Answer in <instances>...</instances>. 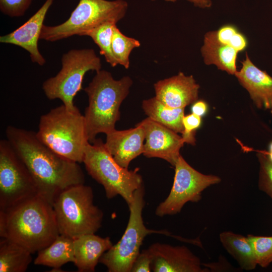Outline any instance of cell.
Here are the masks:
<instances>
[{
  "mask_svg": "<svg viewBox=\"0 0 272 272\" xmlns=\"http://www.w3.org/2000/svg\"><path fill=\"white\" fill-rule=\"evenodd\" d=\"M6 135L29 171L38 194L51 204L64 190L84 184L85 176L78 163L52 151L38 139L36 132L9 125Z\"/></svg>",
  "mask_w": 272,
  "mask_h": 272,
  "instance_id": "1",
  "label": "cell"
},
{
  "mask_svg": "<svg viewBox=\"0 0 272 272\" xmlns=\"http://www.w3.org/2000/svg\"><path fill=\"white\" fill-rule=\"evenodd\" d=\"M59 235L52 205L37 194L13 207L0 210V236L32 253L50 245Z\"/></svg>",
  "mask_w": 272,
  "mask_h": 272,
  "instance_id": "2",
  "label": "cell"
},
{
  "mask_svg": "<svg viewBox=\"0 0 272 272\" xmlns=\"http://www.w3.org/2000/svg\"><path fill=\"white\" fill-rule=\"evenodd\" d=\"M132 83L128 76L115 80L107 71L96 72L84 89L89 101L84 117L90 143L96 139L98 134H106L115 129L116 123L120 119V105L127 96Z\"/></svg>",
  "mask_w": 272,
  "mask_h": 272,
  "instance_id": "3",
  "label": "cell"
},
{
  "mask_svg": "<svg viewBox=\"0 0 272 272\" xmlns=\"http://www.w3.org/2000/svg\"><path fill=\"white\" fill-rule=\"evenodd\" d=\"M38 139L59 155L77 163L83 162L89 142L84 115L78 108L68 110L63 104L52 108L40 118Z\"/></svg>",
  "mask_w": 272,
  "mask_h": 272,
  "instance_id": "4",
  "label": "cell"
},
{
  "mask_svg": "<svg viewBox=\"0 0 272 272\" xmlns=\"http://www.w3.org/2000/svg\"><path fill=\"white\" fill-rule=\"evenodd\" d=\"M93 197L92 188L84 184L71 186L58 194L52 206L59 234L74 239L100 228L103 213L94 204Z\"/></svg>",
  "mask_w": 272,
  "mask_h": 272,
  "instance_id": "5",
  "label": "cell"
},
{
  "mask_svg": "<svg viewBox=\"0 0 272 272\" xmlns=\"http://www.w3.org/2000/svg\"><path fill=\"white\" fill-rule=\"evenodd\" d=\"M83 163L89 174L103 186L108 198L120 195L128 206L133 201L135 191L143 185L139 169L128 170L119 165L101 139L88 143Z\"/></svg>",
  "mask_w": 272,
  "mask_h": 272,
  "instance_id": "6",
  "label": "cell"
},
{
  "mask_svg": "<svg viewBox=\"0 0 272 272\" xmlns=\"http://www.w3.org/2000/svg\"><path fill=\"white\" fill-rule=\"evenodd\" d=\"M128 7L125 0H79L66 21L56 26L43 25L40 39L54 42L74 35L86 36L106 23L117 24L124 18Z\"/></svg>",
  "mask_w": 272,
  "mask_h": 272,
  "instance_id": "7",
  "label": "cell"
},
{
  "mask_svg": "<svg viewBox=\"0 0 272 272\" xmlns=\"http://www.w3.org/2000/svg\"><path fill=\"white\" fill-rule=\"evenodd\" d=\"M61 69L54 77L42 84V89L49 100L58 99L69 110L78 109L74 99L82 89V83L86 73L96 72L101 69L100 58L93 49H72L61 57Z\"/></svg>",
  "mask_w": 272,
  "mask_h": 272,
  "instance_id": "8",
  "label": "cell"
},
{
  "mask_svg": "<svg viewBox=\"0 0 272 272\" xmlns=\"http://www.w3.org/2000/svg\"><path fill=\"white\" fill-rule=\"evenodd\" d=\"M144 196L143 185L135 191L133 201L128 206L130 214L124 234L99 260V262L104 265L109 272H131L134 261L140 253L144 239L148 234L157 233L172 236L168 232L146 228L142 217L145 205Z\"/></svg>",
  "mask_w": 272,
  "mask_h": 272,
  "instance_id": "9",
  "label": "cell"
},
{
  "mask_svg": "<svg viewBox=\"0 0 272 272\" xmlns=\"http://www.w3.org/2000/svg\"><path fill=\"white\" fill-rule=\"evenodd\" d=\"M38 194L27 168L7 140L0 141V210Z\"/></svg>",
  "mask_w": 272,
  "mask_h": 272,
  "instance_id": "10",
  "label": "cell"
},
{
  "mask_svg": "<svg viewBox=\"0 0 272 272\" xmlns=\"http://www.w3.org/2000/svg\"><path fill=\"white\" fill-rule=\"evenodd\" d=\"M174 167L175 175L171 191L155 211L156 215L159 217L179 213L186 202L198 201L204 189L221 181L217 176L205 175L194 169L181 155Z\"/></svg>",
  "mask_w": 272,
  "mask_h": 272,
  "instance_id": "11",
  "label": "cell"
},
{
  "mask_svg": "<svg viewBox=\"0 0 272 272\" xmlns=\"http://www.w3.org/2000/svg\"><path fill=\"white\" fill-rule=\"evenodd\" d=\"M247 46L245 36L232 25L221 26L207 32L200 52L204 63L215 65L219 70L234 75L238 54Z\"/></svg>",
  "mask_w": 272,
  "mask_h": 272,
  "instance_id": "12",
  "label": "cell"
},
{
  "mask_svg": "<svg viewBox=\"0 0 272 272\" xmlns=\"http://www.w3.org/2000/svg\"><path fill=\"white\" fill-rule=\"evenodd\" d=\"M140 123L145 132L143 154L147 158H161L174 166L185 143L182 136L149 117Z\"/></svg>",
  "mask_w": 272,
  "mask_h": 272,
  "instance_id": "13",
  "label": "cell"
},
{
  "mask_svg": "<svg viewBox=\"0 0 272 272\" xmlns=\"http://www.w3.org/2000/svg\"><path fill=\"white\" fill-rule=\"evenodd\" d=\"M152 256V270L154 272H202L198 257L185 246H172L155 243L149 248Z\"/></svg>",
  "mask_w": 272,
  "mask_h": 272,
  "instance_id": "14",
  "label": "cell"
},
{
  "mask_svg": "<svg viewBox=\"0 0 272 272\" xmlns=\"http://www.w3.org/2000/svg\"><path fill=\"white\" fill-rule=\"evenodd\" d=\"M54 0H46L41 8L25 23L15 30L0 37V42L21 47L27 51L34 63L43 65L46 60L40 52L38 42L43 22Z\"/></svg>",
  "mask_w": 272,
  "mask_h": 272,
  "instance_id": "15",
  "label": "cell"
},
{
  "mask_svg": "<svg viewBox=\"0 0 272 272\" xmlns=\"http://www.w3.org/2000/svg\"><path fill=\"white\" fill-rule=\"evenodd\" d=\"M155 97L166 106L173 108H185L197 101L199 89L192 75L182 72L158 81L154 84Z\"/></svg>",
  "mask_w": 272,
  "mask_h": 272,
  "instance_id": "16",
  "label": "cell"
},
{
  "mask_svg": "<svg viewBox=\"0 0 272 272\" xmlns=\"http://www.w3.org/2000/svg\"><path fill=\"white\" fill-rule=\"evenodd\" d=\"M106 135V148L121 166L128 168L132 160L143 154L145 132L140 122L133 128L115 129Z\"/></svg>",
  "mask_w": 272,
  "mask_h": 272,
  "instance_id": "17",
  "label": "cell"
},
{
  "mask_svg": "<svg viewBox=\"0 0 272 272\" xmlns=\"http://www.w3.org/2000/svg\"><path fill=\"white\" fill-rule=\"evenodd\" d=\"M241 63V68L234 75L238 81L258 108L272 110V77L257 67L247 52Z\"/></svg>",
  "mask_w": 272,
  "mask_h": 272,
  "instance_id": "18",
  "label": "cell"
},
{
  "mask_svg": "<svg viewBox=\"0 0 272 272\" xmlns=\"http://www.w3.org/2000/svg\"><path fill=\"white\" fill-rule=\"evenodd\" d=\"M74 264L79 272H93L102 255L113 244L109 237L94 234L81 235L73 240Z\"/></svg>",
  "mask_w": 272,
  "mask_h": 272,
  "instance_id": "19",
  "label": "cell"
},
{
  "mask_svg": "<svg viewBox=\"0 0 272 272\" xmlns=\"http://www.w3.org/2000/svg\"><path fill=\"white\" fill-rule=\"evenodd\" d=\"M73 240L59 234L50 245L38 251L34 264L51 267L54 271H59L64 264L70 262L74 263Z\"/></svg>",
  "mask_w": 272,
  "mask_h": 272,
  "instance_id": "20",
  "label": "cell"
},
{
  "mask_svg": "<svg viewBox=\"0 0 272 272\" xmlns=\"http://www.w3.org/2000/svg\"><path fill=\"white\" fill-rule=\"evenodd\" d=\"M142 108L148 117L177 133H183L185 108H170L155 97L143 100Z\"/></svg>",
  "mask_w": 272,
  "mask_h": 272,
  "instance_id": "21",
  "label": "cell"
},
{
  "mask_svg": "<svg viewBox=\"0 0 272 272\" xmlns=\"http://www.w3.org/2000/svg\"><path fill=\"white\" fill-rule=\"evenodd\" d=\"M220 239L223 247L242 269L249 270L255 268L257 264L255 254L247 237L226 231L220 234Z\"/></svg>",
  "mask_w": 272,
  "mask_h": 272,
  "instance_id": "22",
  "label": "cell"
},
{
  "mask_svg": "<svg viewBox=\"0 0 272 272\" xmlns=\"http://www.w3.org/2000/svg\"><path fill=\"white\" fill-rule=\"evenodd\" d=\"M32 253L5 238L0 241V272H24L32 262Z\"/></svg>",
  "mask_w": 272,
  "mask_h": 272,
  "instance_id": "23",
  "label": "cell"
},
{
  "mask_svg": "<svg viewBox=\"0 0 272 272\" xmlns=\"http://www.w3.org/2000/svg\"><path fill=\"white\" fill-rule=\"evenodd\" d=\"M141 46L137 39L123 34L115 25L113 29L111 49L118 64L128 69L129 67V56L132 50Z\"/></svg>",
  "mask_w": 272,
  "mask_h": 272,
  "instance_id": "24",
  "label": "cell"
},
{
  "mask_svg": "<svg viewBox=\"0 0 272 272\" xmlns=\"http://www.w3.org/2000/svg\"><path fill=\"white\" fill-rule=\"evenodd\" d=\"M116 24L106 23L88 32L86 36L92 38L100 49V53L103 55L107 62L112 67L118 65L113 55L111 49L113 29Z\"/></svg>",
  "mask_w": 272,
  "mask_h": 272,
  "instance_id": "25",
  "label": "cell"
},
{
  "mask_svg": "<svg viewBox=\"0 0 272 272\" xmlns=\"http://www.w3.org/2000/svg\"><path fill=\"white\" fill-rule=\"evenodd\" d=\"M248 239L253 248L257 264L266 267L272 262V236L248 235Z\"/></svg>",
  "mask_w": 272,
  "mask_h": 272,
  "instance_id": "26",
  "label": "cell"
},
{
  "mask_svg": "<svg viewBox=\"0 0 272 272\" xmlns=\"http://www.w3.org/2000/svg\"><path fill=\"white\" fill-rule=\"evenodd\" d=\"M257 156L260 164L259 188L272 198V162L265 152H258Z\"/></svg>",
  "mask_w": 272,
  "mask_h": 272,
  "instance_id": "27",
  "label": "cell"
},
{
  "mask_svg": "<svg viewBox=\"0 0 272 272\" xmlns=\"http://www.w3.org/2000/svg\"><path fill=\"white\" fill-rule=\"evenodd\" d=\"M32 0H0V10L11 17H21L29 8Z\"/></svg>",
  "mask_w": 272,
  "mask_h": 272,
  "instance_id": "28",
  "label": "cell"
},
{
  "mask_svg": "<svg viewBox=\"0 0 272 272\" xmlns=\"http://www.w3.org/2000/svg\"><path fill=\"white\" fill-rule=\"evenodd\" d=\"M201 117L192 113L184 115L182 120L184 130L182 137L185 143L195 145V131L201 125Z\"/></svg>",
  "mask_w": 272,
  "mask_h": 272,
  "instance_id": "29",
  "label": "cell"
},
{
  "mask_svg": "<svg viewBox=\"0 0 272 272\" xmlns=\"http://www.w3.org/2000/svg\"><path fill=\"white\" fill-rule=\"evenodd\" d=\"M152 262V256L149 248L143 250L134 261L131 272H150Z\"/></svg>",
  "mask_w": 272,
  "mask_h": 272,
  "instance_id": "30",
  "label": "cell"
},
{
  "mask_svg": "<svg viewBox=\"0 0 272 272\" xmlns=\"http://www.w3.org/2000/svg\"><path fill=\"white\" fill-rule=\"evenodd\" d=\"M207 108V104L205 101L202 100L196 101L193 103L192 106L191 112L192 113L201 117L206 113Z\"/></svg>",
  "mask_w": 272,
  "mask_h": 272,
  "instance_id": "31",
  "label": "cell"
},
{
  "mask_svg": "<svg viewBox=\"0 0 272 272\" xmlns=\"http://www.w3.org/2000/svg\"><path fill=\"white\" fill-rule=\"evenodd\" d=\"M151 1H155L156 0H151ZM168 2L174 3L177 0H164ZM188 2L192 3L194 6L199 7L200 8H210L212 4L211 1L209 0H186Z\"/></svg>",
  "mask_w": 272,
  "mask_h": 272,
  "instance_id": "32",
  "label": "cell"
},
{
  "mask_svg": "<svg viewBox=\"0 0 272 272\" xmlns=\"http://www.w3.org/2000/svg\"><path fill=\"white\" fill-rule=\"evenodd\" d=\"M265 153L267 155L270 160L272 162V151L265 152Z\"/></svg>",
  "mask_w": 272,
  "mask_h": 272,
  "instance_id": "33",
  "label": "cell"
},
{
  "mask_svg": "<svg viewBox=\"0 0 272 272\" xmlns=\"http://www.w3.org/2000/svg\"><path fill=\"white\" fill-rule=\"evenodd\" d=\"M269 151H272V142L270 143L269 145Z\"/></svg>",
  "mask_w": 272,
  "mask_h": 272,
  "instance_id": "34",
  "label": "cell"
},
{
  "mask_svg": "<svg viewBox=\"0 0 272 272\" xmlns=\"http://www.w3.org/2000/svg\"><path fill=\"white\" fill-rule=\"evenodd\" d=\"M209 1H212V0H209Z\"/></svg>",
  "mask_w": 272,
  "mask_h": 272,
  "instance_id": "35",
  "label": "cell"
}]
</instances>
